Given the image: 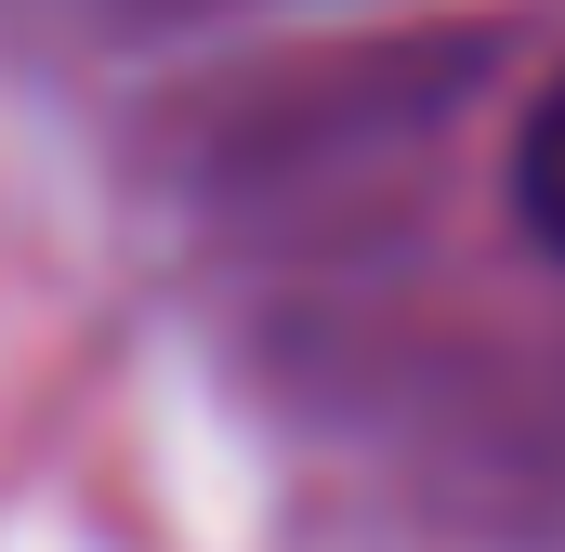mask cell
Instances as JSON below:
<instances>
[{"mask_svg": "<svg viewBox=\"0 0 565 552\" xmlns=\"http://www.w3.org/2000/svg\"><path fill=\"white\" fill-rule=\"evenodd\" d=\"M513 198H526L540 251H565V66H553V93L526 106V132H513Z\"/></svg>", "mask_w": 565, "mask_h": 552, "instance_id": "6da1fadb", "label": "cell"}]
</instances>
